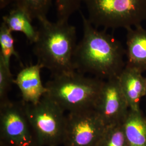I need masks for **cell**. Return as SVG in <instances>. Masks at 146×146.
<instances>
[{
  "instance_id": "cell-1",
  "label": "cell",
  "mask_w": 146,
  "mask_h": 146,
  "mask_svg": "<svg viewBox=\"0 0 146 146\" xmlns=\"http://www.w3.org/2000/svg\"><path fill=\"white\" fill-rule=\"evenodd\" d=\"M83 36L78 43L73 58L76 72L89 73L102 80L119 77L125 67V49L106 30L99 31L81 13Z\"/></svg>"
},
{
  "instance_id": "cell-2",
  "label": "cell",
  "mask_w": 146,
  "mask_h": 146,
  "mask_svg": "<svg viewBox=\"0 0 146 146\" xmlns=\"http://www.w3.org/2000/svg\"><path fill=\"white\" fill-rule=\"evenodd\" d=\"M38 36L33 44L37 62L52 77L75 72L73 58L77 46L76 29L68 21L38 20Z\"/></svg>"
},
{
  "instance_id": "cell-3",
  "label": "cell",
  "mask_w": 146,
  "mask_h": 146,
  "mask_svg": "<svg viewBox=\"0 0 146 146\" xmlns=\"http://www.w3.org/2000/svg\"><path fill=\"white\" fill-rule=\"evenodd\" d=\"M104 81L75 71L52 77L46 95L68 113L95 110Z\"/></svg>"
},
{
  "instance_id": "cell-4",
  "label": "cell",
  "mask_w": 146,
  "mask_h": 146,
  "mask_svg": "<svg viewBox=\"0 0 146 146\" xmlns=\"http://www.w3.org/2000/svg\"><path fill=\"white\" fill-rule=\"evenodd\" d=\"M87 18L95 28H125L141 26L146 20V0H83Z\"/></svg>"
},
{
  "instance_id": "cell-5",
  "label": "cell",
  "mask_w": 146,
  "mask_h": 146,
  "mask_svg": "<svg viewBox=\"0 0 146 146\" xmlns=\"http://www.w3.org/2000/svg\"><path fill=\"white\" fill-rule=\"evenodd\" d=\"M25 104L31 126L41 146L63 145L67 116L62 108L46 94L36 104Z\"/></svg>"
},
{
  "instance_id": "cell-6",
  "label": "cell",
  "mask_w": 146,
  "mask_h": 146,
  "mask_svg": "<svg viewBox=\"0 0 146 146\" xmlns=\"http://www.w3.org/2000/svg\"><path fill=\"white\" fill-rule=\"evenodd\" d=\"M0 146H41L22 100L0 103Z\"/></svg>"
},
{
  "instance_id": "cell-7",
  "label": "cell",
  "mask_w": 146,
  "mask_h": 146,
  "mask_svg": "<svg viewBox=\"0 0 146 146\" xmlns=\"http://www.w3.org/2000/svg\"><path fill=\"white\" fill-rule=\"evenodd\" d=\"M106 127L95 110L68 113L63 145L96 146Z\"/></svg>"
},
{
  "instance_id": "cell-8",
  "label": "cell",
  "mask_w": 146,
  "mask_h": 146,
  "mask_svg": "<svg viewBox=\"0 0 146 146\" xmlns=\"http://www.w3.org/2000/svg\"><path fill=\"white\" fill-rule=\"evenodd\" d=\"M129 110L119 77L104 80L95 110L105 125L123 123Z\"/></svg>"
},
{
  "instance_id": "cell-9",
  "label": "cell",
  "mask_w": 146,
  "mask_h": 146,
  "mask_svg": "<svg viewBox=\"0 0 146 146\" xmlns=\"http://www.w3.org/2000/svg\"><path fill=\"white\" fill-rule=\"evenodd\" d=\"M43 67L37 63L24 67L17 74L14 83L21 92L22 101L36 104L46 94L47 88L42 83L41 70Z\"/></svg>"
},
{
  "instance_id": "cell-10",
  "label": "cell",
  "mask_w": 146,
  "mask_h": 146,
  "mask_svg": "<svg viewBox=\"0 0 146 146\" xmlns=\"http://www.w3.org/2000/svg\"><path fill=\"white\" fill-rule=\"evenodd\" d=\"M137 68L125 65L119 76L121 88L125 96L129 109L141 111V99L146 94V78Z\"/></svg>"
},
{
  "instance_id": "cell-11",
  "label": "cell",
  "mask_w": 146,
  "mask_h": 146,
  "mask_svg": "<svg viewBox=\"0 0 146 146\" xmlns=\"http://www.w3.org/2000/svg\"><path fill=\"white\" fill-rule=\"evenodd\" d=\"M126 31V64L146 71V29L141 25Z\"/></svg>"
},
{
  "instance_id": "cell-12",
  "label": "cell",
  "mask_w": 146,
  "mask_h": 146,
  "mask_svg": "<svg viewBox=\"0 0 146 146\" xmlns=\"http://www.w3.org/2000/svg\"><path fill=\"white\" fill-rule=\"evenodd\" d=\"M2 22L12 32H20L34 44L38 36V31L32 24V20L26 13L16 7L2 17Z\"/></svg>"
},
{
  "instance_id": "cell-13",
  "label": "cell",
  "mask_w": 146,
  "mask_h": 146,
  "mask_svg": "<svg viewBox=\"0 0 146 146\" xmlns=\"http://www.w3.org/2000/svg\"><path fill=\"white\" fill-rule=\"evenodd\" d=\"M129 146H146V117L129 110L123 122Z\"/></svg>"
},
{
  "instance_id": "cell-14",
  "label": "cell",
  "mask_w": 146,
  "mask_h": 146,
  "mask_svg": "<svg viewBox=\"0 0 146 146\" xmlns=\"http://www.w3.org/2000/svg\"><path fill=\"white\" fill-rule=\"evenodd\" d=\"M12 33L13 32L8 29L5 23L2 22L0 27V60L8 68H11L10 61L13 56L20 61L19 54L15 50L14 38Z\"/></svg>"
},
{
  "instance_id": "cell-15",
  "label": "cell",
  "mask_w": 146,
  "mask_h": 146,
  "mask_svg": "<svg viewBox=\"0 0 146 146\" xmlns=\"http://www.w3.org/2000/svg\"><path fill=\"white\" fill-rule=\"evenodd\" d=\"M52 0H15L16 7L25 11L31 20L47 17Z\"/></svg>"
},
{
  "instance_id": "cell-16",
  "label": "cell",
  "mask_w": 146,
  "mask_h": 146,
  "mask_svg": "<svg viewBox=\"0 0 146 146\" xmlns=\"http://www.w3.org/2000/svg\"><path fill=\"white\" fill-rule=\"evenodd\" d=\"M96 146H129L123 123L107 126Z\"/></svg>"
},
{
  "instance_id": "cell-17",
  "label": "cell",
  "mask_w": 146,
  "mask_h": 146,
  "mask_svg": "<svg viewBox=\"0 0 146 146\" xmlns=\"http://www.w3.org/2000/svg\"><path fill=\"white\" fill-rule=\"evenodd\" d=\"M58 20L68 21L74 13L78 11L83 0H55Z\"/></svg>"
},
{
  "instance_id": "cell-18",
  "label": "cell",
  "mask_w": 146,
  "mask_h": 146,
  "mask_svg": "<svg viewBox=\"0 0 146 146\" xmlns=\"http://www.w3.org/2000/svg\"><path fill=\"white\" fill-rule=\"evenodd\" d=\"M14 78L11 73V68L5 66L0 60V103L8 100V93L14 83Z\"/></svg>"
},
{
  "instance_id": "cell-19",
  "label": "cell",
  "mask_w": 146,
  "mask_h": 146,
  "mask_svg": "<svg viewBox=\"0 0 146 146\" xmlns=\"http://www.w3.org/2000/svg\"><path fill=\"white\" fill-rule=\"evenodd\" d=\"M15 0H0V8L1 9L5 8L11 3H14Z\"/></svg>"
},
{
  "instance_id": "cell-20",
  "label": "cell",
  "mask_w": 146,
  "mask_h": 146,
  "mask_svg": "<svg viewBox=\"0 0 146 146\" xmlns=\"http://www.w3.org/2000/svg\"><path fill=\"white\" fill-rule=\"evenodd\" d=\"M145 97H146V94H145Z\"/></svg>"
}]
</instances>
